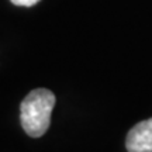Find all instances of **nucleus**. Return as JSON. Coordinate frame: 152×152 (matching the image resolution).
<instances>
[{"mask_svg": "<svg viewBox=\"0 0 152 152\" xmlns=\"http://www.w3.org/2000/svg\"><path fill=\"white\" fill-rule=\"evenodd\" d=\"M54 106L55 94L44 87L34 89L24 97L20 106V121L27 135L38 138L47 132Z\"/></svg>", "mask_w": 152, "mask_h": 152, "instance_id": "obj_1", "label": "nucleus"}, {"mask_svg": "<svg viewBox=\"0 0 152 152\" xmlns=\"http://www.w3.org/2000/svg\"><path fill=\"white\" fill-rule=\"evenodd\" d=\"M125 147L128 152H152V118L140 121L131 128Z\"/></svg>", "mask_w": 152, "mask_h": 152, "instance_id": "obj_2", "label": "nucleus"}, {"mask_svg": "<svg viewBox=\"0 0 152 152\" xmlns=\"http://www.w3.org/2000/svg\"><path fill=\"white\" fill-rule=\"evenodd\" d=\"M13 4L16 6H21V7H31V6H35L38 1L41 0H10Z\"/></svg>", "mask_w": 152, "mask_h": 152, "instance_id": "obj_3", "label": "nucleus"}]
</instances>
